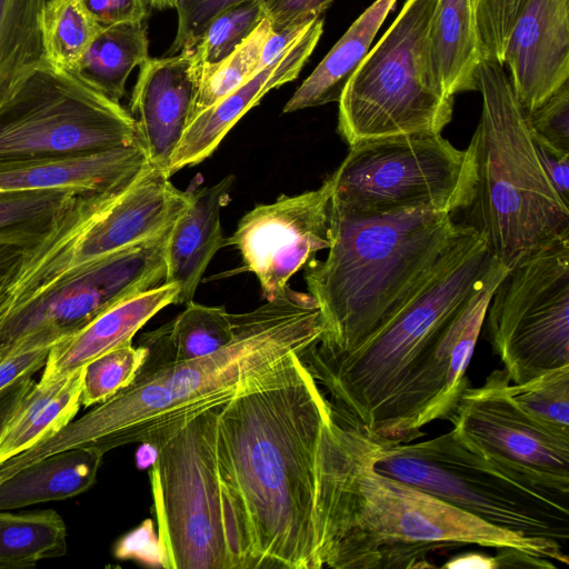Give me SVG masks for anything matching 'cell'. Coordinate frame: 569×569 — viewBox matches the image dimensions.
<instances>
[{
  "instance_id": "obj_1",
  "label": "cell",
  "mask_w": 569,
  "mask_h": 569,
  "mask_svg": "<svg viewBox=\"0 0 569 569\" xmlns=\"http://www.w3.org/2000/svg\"><path fill=\"white\" fill-rule=\"evenodd\" d=\"M465 224V223H463ZM508 272L483 238L461 233L397 312L346 352L312 346L301 358L339 420L382 445L450 420L492 295Z\"/></svg>"
},
{
  "instance_id": "obj_2",
  "label": "cell",
  "mask_w": 569,
  "mask_h": 569,
  "mask_svg": "<svg viewBox=\"0 0 569 569\" xmlns=\"http://www.w3.org/2000/svg\"><path fill=\"white\" fill-rule=\"evenodd\" d=\"M293 353L219 408L216 457L232 569L323 567L322 475L337 416Z\"/></svg>"
},
{
  "instance_id": "obj_3",
  "label": "cell",
  "mask_w": 569,
  "mask_h": 569,
  "mask_svg": "<svg viewBox=\"0 0 569 569\" xmlns=\"http://www.w3.org/2000/svg\"><path fill=\"white\" fill-rule=\"evenodd\" d=\"M233 339L213 353L137 377L58 433L2 463L7 475L53 453L81 448L104 456L149 442L233 398L251 377L293 353H305L323 336L316 299L289 286L262 306L234 315Z\"/></svg>"
},
{
  "instance_id": "obj_4",
  "label": "cell",
  "mask_w": 569,
  "mask_h": 569,
  "mask_svg": "<svg viewBox=\"0 0 569 569\" xmlns=\"http://www.w3.org/2000/svg\"><path fill=\"white\" fill-rule=\"evenodd\" d=\"M323 467V567L333 569L432 568L428 556L477 545L520 548L568 566L561 546L498 528L428 492L378 472L375 440L340 425Z\"/></svg>"
},
{
  "instance_id": "obj_5",
  "label": "cell",
  "mask_w": 569,
  "mask_h": 569,
  "mask_svg": "<svg viewBox=\"0 0 569 569\" xmlns=\"http://www.w3.org/2000/svg\"><path fill=\"white\" fill-rule=\"evenodd\" d=\"M465 224L448 212L355 213L330 203V246L305 280L326 331L315 348L355 349L392 317L455 243Z\"/></svg>"
},
{
  "instance_id": "obj_6",
  "label": "cell",
  "mask_w": 569,
  "mask_h": 569,
  "mask_svg": "<svg viewBox=\"0 0 569 569\" xmlns=\"http://www.w3.org/2000/svg\"><path fill=\"white\" fill-rule=\"evenodd\" d=\"M481 116L470 143L476 190L465 224L492 256L513 268L555 240L569 236V206L539 160L528 113L503 64L483 58L477 70Z\"/></svg>"
},
{
  "instance_id": "obj_7",
  "label": "cell",
  "mask_w": 569,
  "mask_h": 569,
  "mask_svg": "<svg viewBox=\"0 0 569 569\" xmlns=\"http://www.w3.org/2000/svg\"><path fill=\"white\" fill-rule=\"evenodd\" d=\"M372 466L498 528L567 550L569 495L469 450L452 429L417 443L375 441Z\"/></svg>"
},
{
  "instance_id": "obj_8",
  "label": "cell",
  "mask_w": 569,
  "mask_h": 569,
  "mask_svg": "<svg viewBox=\"0 0 569 569\" xmlns=\"http://www.w3.org/2000/svg\"><path fill=\"white\" fill-rule=\"evenodd\" d=\"M438 0H407L370 48L339 99L338 132L350 146L368 139L441 133L453 97L437 86L428 32Z\"/></svg>"
},
{
  "instance_id": "obj_9",
  "label": "cell",
  "mask_w": 569,
  "mask_h": 569,
  "mask_svg": "<svg viewBox=\"0 0 569 569\" xmlns=\"http://www.w3.org/2000/svg\"><path fill=\"white\" fill-rule=\"evenodd\" d=\"M330 203L355 213L467 209L475 197L473 147H453L441 133L359 141L330 176Z\"/></svg>"
},
{
  "instance_id": "obj_10",
  "label": "cell",
  "mask_w": 569,
  "mask_h": 569,
  "mask_svg": "<svg viewBox=\"0 0 569 569\" xmlns=\"http://www.w3.org/2000/svg\"><path fill=\"white\" fill-rule=\"evenodd\" d=\"M219 408L144 442L157 450L149 478L164 569H232L217 472Z\"/></svg>"
},
{
  "instance_id": "obj_11",
  "label": "cell",
  "mask_w": 569,
  "mask_h": 569,
  "mask_svg": "<svg viewBox=\"0 0 569 569\" xmlns=\"http://www.w3.org/2000/svg\"><path fill=\"white\" fill-rule=\"evenodd\" d=\"M137 143V121L120 102L48 62L0 107V159L90 153Z\"/></svg>"
},
{
  "instance_id": "obj_12",
  "label": "cell",
  "mask_w": 569,
  "mask_h": 569,
  "mask_svg": "<svg viewBox=\"0 0 569 569\" xmlns=\"http://www.w3.org/2000/svg\"><path fill=\"white\" fill-rule=\"evenodd\" d=\"M485 321L511 382L569 366V236L508 270Z\"/></svg>"
},
{
  "instance_id": "obj_13",
  "label": "cell",
  "mask_w": 569,
  "mask_h": 569,
  "mask_svg": "<svg viewBox=\"0 0 569 569\" xmlns=\"http://www.w3.org/2000/svg\"><path fill=\"white\" fill-rule=\"evenodd\" d=\"M168 232L36 289L14 303L0 322V345L10 351L27 339L58 342L117 302L163 283Z\"/></svg>"
},
{
  "instance_id": "obj_14",
  "label": "cell",
  "mask_w": 569,
  "mask_h": 569,
  "mask_svg": "<svg viewBox=\"0 0 569 569\" xmlns=\"http://www.w3.org/2000/svg\"><path fill=\"white\" fill-rule=\"evenodd\" d=\"M505 369L469 386L449 420L471 451L553 491L569 495V433L549 428L511 398Z\"/></svg>"
},
{
  "instance_id": "obj_15",
  "label": "cell",
  "mask_w": 569,
  "mask_h": 569,
  "mask_svg": "<svg viewBox=\"0 0 569 569\" xmlns=\"http://www.w3.org/2000/svg\"><path fill=\"white\" fill-rule=\"evenodd\" d=\"M169 178L148 163L113 191L47 258L34 290L62 273L166 234L192 193L179 190Z\"/></svg>"
},
{
  "instance_id": "obj_16",
  "label": "cell",
  "mask_w": 569,
  "mask_h": 569,
  "mask_svg": "<svg viewBox=\"0 0 569 569\" xmlns=\"http://www.w3.org/2000/svg\"><path fill=\"white\" fill-rule=\"evenodd\" d=\"M332 181L296 196L256 206L238 222L226 244L236 247L267 300L279 296L291 277L330 246Z\"/></svg>"
},
{
  "instance_id": "obj_17",
  "label": "cell",
  "mask_w": 569,
  "mask_h": 569,
  "mask_svg": "<svg viewBox=\"0 0 569 569\" xmlns=\"http://www.w3.org/2000/svg\"><path fill=\"white\" fill-rule=\"evenodd\" d=\"M201 71L194 49L148 58L140 66L130 113L149 163L164 172L191 120Z\"/></svg>"
},
{
  "instance_id": "obj_18",
  "label": "cell",
  "mask_w": 569,
  "mask_h": 569,
  "mask_svg": "<svg viewBox=\"0 0 569 569\" xmlns=\"http://www.w3.org/2000/svg\"><path fill=\"white\" fill-rule=\"evenodd\" d=\"M503 64L527 112L569 81V0H526L507 40Z\"/></svg>"
},
{
  "instance_id": "obj_19",
  "label": "cell",
  "mask_w": 569,
  "mask_h": 569,
  "mask_svg": "<svg viewBox=\"0 0 569 569\" xmlns=\"http://www.w3.org/2000/svg\"><path fill=\"white\" fill-rule=\"evenodd\" d=\"M323 19L315 18L302 33L271 63L189 122L171 156L166 174L200 163L217 149L230 129L270 90L295 80L315 50Z\"/></svg>"
},
{
  "instance_id": "obj_20",
  "label": "cell",
  "mask_w": 569,
  "mask_h": 569,
  "mask_svg": "<svg viewBox=\"0 0 569 569\" xmlns=\"http://www.w3.org/2000/svg\"><path fill=\"white\" fill-rule=\"evenodd\" d=\"M148 163L140 143L90 153L6 158L0 159V191L104 192Z\"/></svg>"
},
{
  "instance_id": "obj_21",
  "label": "cell",
  "mask_w": 569,
  "mask_h": 569,
  "mask_svg": "<svg viewBox=\"0 0 569 569\" xmlns=\"http://www.w3.org/2000/svg\"><path fill=\"white\" fill-rule=\"evenodd\" d=\"M178 295L177 283L163 282L111 306L51 347L41 380L67 377L104 352L131 345L134 335L153 316L177 303Z\"/></svg>"
},
{
  "instance_id": "obj_22",
  "label": "cell",
  "mask_w": 569,
  "mask_h": 569,
  "mask_svg": "<svg viewBox=\"0 0 569 569\" xmlns=\"http://www.w3.org/2000/svg\"><path fill=\"white\" fill-rule=\"evenodd\" d=\"M234 177L192 191L186 210L172 223L164 244L166 283H177V303L192 300L216 252L226 244L220 213L229 199Z\"/></svg>"
},
{
  "instance_id": "obj_23",
  "label": "cell",
  "mask_w": 569,
  "mask_h": 569,
  "mask_svg": "<svg viewBox=\"0 0 569 569\" xmlns=\"http://www.w3.org/2000/svg\"><path fill=\"white\" fill-rule=\"evenodd\" d=\"M429 61L438 88L447 96L477 90L483 59L472 0H438L428 32Z\"/></svg>"
},
{
  "instance_id": "obj_24",
  "label": "cell",
  "mask_w": 569,
  "mask_h": 569,
  "mask_svg": "<svg viewBox=\"0 0 569 569\" xmlns=\"http://www.w3.org/2000/svg\"><path fill=\"white\" fill-rule=\"evenodd\" d=\"M173 320L147 332L140 346L147 349L137 377L213 353L234 337V315L222 307L189 301Z\"/></svg>"
},
{
  "instance_id": "obj_25",
  "label": "cell",
  "mask_w": 569,
  "mask_h": 569,
  "mask_svg": "<svg viewBox=\"0 0 569 569\" xmlns=\"http://www.w3.org/2000/svg\"><path fill=\"white\" fill-rule=\"evenodd\" d=\"M103 455L74 448L28 465L0 481V510L63 500L89 490Z\"/></svg>"
},
{
  "instance_id": "obj_26",
  "label": "cell",
  "mask_w": 569,
  "mask_h": 569,
  "mask_svg": "<svg viewBox=\"0 0 569 569\" xmlns=\"http://www.w3.org/2000/svg\"><path fill=\"white\" fill-rule=\"evenodd\" d=\"M396 1L376 0L368 7L296 90L283 112L338 102Z\"/></svg>"
},
{
  "instance_id": "obj_27",
  "label": "cell",
  "mask_w": 569,
  "mask_h": 569,
  "mask_svg": "<svg viewBox=\"0 0 569 569\" xmlns=\"http://www.w3.org/2000/svg\"><path fill=\"white\" fill-rule=\"evenodd\" d=\"M83 367L67 377L41 380L24 396L0 432V463L58 433L78 413Z\"/></svg>"
},
{
  "instance_id": "obj_28",
  "label": "cell",
  "mask_w": 569,
  "mask_h": 569,
  "mask_svg": "<svg viewBox=\"0 0 569 569\" xmlns=\"http://www.w3.org/2000/svg\"><path fill=\"white\" fill-rule=\"evenodd\" d=\"M148 47L143 22L103 27L68 72L120 102L129 74L149 58Z\"/></svg>"
},
{
  "instance_id": "obj_29",
  "label": "cell",
  "mask_w": 569,
  "mask_h": 569,
  "mask_svg": "<svg viewBox=\"0 0 569 569\" xmlns=\"http://www.w3.org/2000/svg\"><path fill=\"white\" fill-rule=\"evenodd\" d=\"M47 0H0V107L44 61L41 12Z\"/></svg>"
},
{
  "instance_id": "obj_30",
  "label": "cell",
  "mask_w": 569,
  "mask_h": 569,
  "mask_svg": "<svg viewBox=\"0 0 569 569\" xmlns=\"http://www.w3.org/2000/svg\"><path fill=\"white\" fill-rule=\"evenodd\" d=\"M83 193L0 191V246L32 248L48 239Z\"/></svg>"
},
{
  "instance_id": "obj_31",
  "label": "cell",
  "mask_w": 569,
  "mask_h": 569,
  "mask_svg": "<svg viewBox=\"0 0 569 569\" xmlns=\"http://www.w3.org/2000/svg\"><path fill=\"white\" fill-rule=\"evenodd\" d=\"M67 552V527L54 510H0V567H30Z\"/></svg>"
},
{
  "instance_id": "obj_32",
  "label": "cell",
  "mask_w": 569,
  "mask_h": 569,
  "mask_svg": "<svg viewBox=\"0 0 569 569\" xmlns=\"http://www.w3.org/2000/svg\"><path fill=\"white\" fill-rule=\"evenodd\" d=\"M44 61L70 71L102 30L82 0H47L41 12Z\"/></svg>"
},
{
  "instance_id": "obj_33",
  "label": "cell",
  "mask_w": 569,
  "mask_h": 569,
  "mask_svg": "<svg viewBox=\"0 0 569 569\" xmlns=\"http://www.w3.org/2000/svg\"><path fill=\"white\" fill-rule=\"evenodd\" d=\"M271 32V23L268 18H264L229 56L217 63L202 64L200 86L191 120L238 89L260 70L262 48Z\"/></svg>"
},
{
  "instance_id": "obj_34",
  "label": "cell",
  "mask_w": 569,
  "mask_h": 569,
  "mask_svg": "<svg viewBox=\"0 0 569 569\" xmlns=\"http://www.w3.org/2000/svg\"><path fill=\"white\" fill-rule=\"evenodd\" d=\"M509 392L533 419L569 433V366L547 371L523 383H510Z\"/></svg>"
},
{
  "instance_id": "obj_35",
  "label": "cell",
  "mask_w": 569,
  "mask_h": 569,
  "mask_svg": "<svg viewBox=\"0 0 569 569\" xmlns=\"http://www.w3.org/2000/svg\"><path fill=\"white\" fill-rule=\"evenodd\" d=\"M147 349L121 346L94 358L83 367L80 401L89 407L106 402L128 387L142 366Z\"/></svg>"
},
{
  "instance_id": "obj_36",
  "label": "cell",
  "mask_w": 569,
  "mask_h": 569,
  "mask_svg": "<svg viewBox=\"0 0 569 569\" xmlns=\"http://www.w3.org/2000/svg\"><path fill=\"white\" fill-rule=\"evenodd\" d=\"M264 18L260 0H242L219 12L194 47L202 64L217 63L229 56Z\"/></svg>"
},
{
  "instance_id": "obj_37",
  "label": "cell",
  "mask_w": 569,
  "mask_h": 569,
  "mask_svg": "<svg viewBox=\"0 0 569 569\" xmlns=\"http://www.w3.org/2000/svg\"><path fill=\"white\" fill-rule=\"evenodd\" d=\"M527 113L538 138L559 151L569 152V81Z\"/></svg>"
},
{
  "instance_id": "obj_38",
  "label": "cell",
  "mask_w": 569,
  "mask_h": 569,
  "mask_svg": "<svg viewBox=\"0 0 569 569\" xmlns=\"http://www.w3.org/2000/svg\"><path fill=\"white\" fill-rule=\"evenodd\" d=\"M242 0H184L178 8V29L170 54L194 49L209 22Z\"/></svg>"
},
{
  "instance_id": "obj_39",
  "label": "cell",
  "mask_w": 569,
  "mask_h": 569,
  "mask_svg": "<svg viewBox=\"0 0 569 569\" xmlns=\"http://www.w3.org/2000/svg\"><path fill=\"white\" fill-rule=\"evenodd\" d=\"M53 342L24 340L0 361V391L23 376H31L47 361Z\"/></svg>"
},
{
  "instance_id": "obj_40",
  "label": "cell",
  "mask_w": 569,
  "mask_h": 569,
  "mask_svg": "<svg viewBox=\"0 0 569 569\" xmlns=\"http://www.w3.org/2000/svg\"><path fill=\"white\" fill-rule=\"evenodd\" d=\"M335 0H260L272 31L302 24L321 14Z\"/></svg>"
},
{
  "instance_id": "obj_41",
  "label": "cell",
  "mask_w": 569,
  "mask_h": 569,
  "mask_svg": "<svg viewBox=\"0 0 569 569\" xmlns=\"http://www.w3.org/2000/svg\"><path fill=\"white\" fill-rule=\"evenodd\" d=\"M114 556L121 560H137L162 568L161 550L153 522L147 519L123 536L114 547Z\"/></svg>"
},
{
  "instance_id": "obj_42",
  "label": "cell",
  "mask_w": 569,
  "mask_h": 569,
  "mask_svg": "<svg viewBox=\"0 0 569 569\" xmlns=\"http://www.w3.org/2000/svg\"><path fill=\"white\" fill-rule=\"evenodd\" d=\"M88 11L102 27L143 22L148 0H82Z\"/></svg>"
},
{
  "instance_id": "obj_43",
  "label": "cell",
  "mask_w": 569,
  "mask_h": 569,
  "mask_svg": "<svg viewBox=\"0 0 569 569\" xmlns=\"http://www.w3.org/2000/svg\"><path fill=\"white\" fill-rule=\"evenodd\" d=\"M533 143L542 168L561 200L569 206V152L559 151L532 131Z\"/></svg>"
},
{
  "instance_id": "obj_44",
  "label": "cell",
  "mask_w": 569,
  "mask_h": 569,
  "mask_svg": "<svg viewBox=\"0 0 569 569\" xmlns=\"http://www.w3.org/2000/svg\"><path fill=\"white\" fill-rule=\"evenodd\" d=\"M495 558L497 568L556 569L552 560L520 548H500Z\"/></svg>"
},
{
  "instance_id": "obj_45",
  "label": "cell",
  "mask_w": 569,
  "mask_h": 569,
  "mask_svg": "<svg viewBox=\"0 0 569 569\" xmlns=\"http://www.w3.org/2000/svg\"><path fill=\"white\" fill-rule=\"evenodd\" d=\"M34 383L31 376H23L0 391V432L18 411Z\"/></svg>"
},
{
  "instance_id": "obj_46",
  "label": "cell",
  "mask_w": 569,
  "mask_h": 569,
  "mask_svg": "<svg viewBox=\"0 0 569 569\" xmlns=\"http://www.w3.org/2000/svg\"><path fill=\"white\" fill-rule=\"evenodd\" d=\"M27 250L0 266V322L6 318L13 303L17 278Z\"/></svg>"
},
{
  "instance_id": "obj_47",
  "label": "cell",
  "mask_w": 569,
  "mask_h": 569,
  "mask_svg": "<svg viewBox=\"0 0 569 569\" xmlns=\"http://www.w3.org/2000/svg\"><path fill=\"white\" fill-rule=\"evenodd\" d=\"M312 20L302 24L290 26L279 31H272L262 48L259 68L268 66L280 56Z\"/></svg>"
},
{
  "instance_id": "obj_48",
  "label": "cell",
  "mask_w": 569,
  "mask_h": 569,
  "mask_svg": "<svg viewBox=\"0 0 569 569\" xmlns=\"http://www.w3.org/2000/svg\"><path fill=\"white\" fill-rule=\"evenodd\" d=\"M441 568L461 569V568H478V569H496L493 556H487L481 552H466L455 556Z\"/></svg>"
},
{
  "instance_id": "obj_49",
  "label": "cell",
  "mask_w": 569,
  "mask_h": 569,
  "mask_svg": "<svg viewBox=\"0 0 569 569\" xmlns=\"http://www.w3.org/2000/svg\"><path fill=\"white\" fill-rule=\"evenodd\" d=\"M29 249V248H28ZM24 248L0 246V266L24 251Z\"/></svg>"
},
{
  "instance_id": "obj_50",
  "label": "cell",
  "mask_w": 569,
  "mask_h": 569,
  "mask_svg": "<svg viewBox=\"0 0 569 569\" xmlns=\"http://www.w3.org/2000/svg\"><path fill=\"white\" fill-rule=\"evenodd\" d=\"M150 6L162 10L167 8H174L177 9L184 0H148Z\"/></svg>"
},
{
  "instance_id": "obj_51",
  "label": "cell",
  "mask_w": 569,
  "mask_h": 569,
  "mask_svg": "<svg viewBox=\"0 0 569 569\" xmlns=\"http://www.w3.org/2000/svg\"><path fill=\"white\" fill-rule=\"evenodd\" d=\"M10 351L0 345V361L9 353Z\"/></svg>"
}]
</instances>
